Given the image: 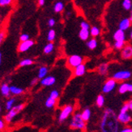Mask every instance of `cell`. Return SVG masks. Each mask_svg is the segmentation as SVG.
<instances>
[{
	"mask_svg": "<svg viewBox=\"0 0 132 132\" xmlns=\"http://www.w3.org/2000/svg\"><path fill=\"white\" fill-rule=\"evenodd\" d=\"M120 124L114 110L111 108L104 110L100 120L101 132H119Z\"/></svg>",
	"mask_w": 132,
	"mask_h": 132,
	"instance_id": "cell-1",
	"label": "cell"
},
{
	"mask_svg": "<svg viewBox=\"0 0 132 132\" xmlns=\"http://www.w3.org/2000/svg\"><path fill=\"white\" fill-rule=\"evenodd\" d=\"M69 127L72 130H84L87 127V122H85L81 116V112H75L72 114L70 122Z\"/></svg>",
	"mask_w": 132,
	"mask_h": 132,
	"instance_id": "cell-2",
	"label": "cell"
},
{
	"mask_svg": "<svg viewBox=\"0 0 132 132\" xmlns=\"http://www.w3.org/2000/svg\"><path fill=\"white\" fill-rule=\"evenodd\" d=\"M117 119L119 122L122 125H128L132 121V115L130 114V111L127 103H124L119 110L117 114Z\"/></svg>",
	"mask_w": 132,
	"mask_h": 132,
	"instance_id": "cell-3",
	"label": "cell"
},
{
	"mask_svg": "<svg viewBox=\"0 0 132 132\" xmlns=\"http://www.w3.org/2000/svg\"><path fill=\"white\" fill-rule=\"evenodd\" d=\"M24 106H25V105L23 103L17 104V105H15L11 110H8V113L4 115V118H3L5 122L8 123L11 122L13 121V119H14V118L24 110Z\"/></svg>",
	"mask_w": 132,
	"mask_h": 132,
	"instance_id": "cell-4",
	"label": "cell"
},
{
	"mask_svg": "<svg viewBox=\"0 0 132 132\" xmlns=\"http://www.w3.org/2000/svg\"><path fill=\"white\" fill-rule=\"evenodd\" d=\"M75 113V107L72 105H66L61 109L60 112H59L58 116V121L62 123L67 121L68 118L72 116Z\"/></svg>",
	"mask_w": 132,
	"mask_h": 132,
	"instance_id": "cell-5",
	"label": "cell"
},
{
	"mask_svg": "<svg viewBox=\"0 0 132 132\" xmlns=\"http://www.w3.org/2000/svg\"><path fill=\"white\" fill-rule=\"evenodd\" d=\"M59 95H60V94H59L58 90L53 89L50 92L49 97L46 98V100H45V107L48 108V109L54 108L55 106L56 103H57V101H58V99L59 97Z\"/></svg>",
	"mask_w": 132,
	"mask_h": 132,
	"instance_id": "cell-6",
	"label": "cell"
},
{
	"mask_svg": "<svg viewBox=\"0 0 132 132\" xmlns=\"http://www.w3.org/2000/svg\"><path fill=\"white\" fill-rule=\"evenodd\" d=\"M132 73L130 70H119L117 71L116 72L113 74L112 77H113L114 80H116L117 81H127L131 77Z\"/></svg>",
	"mask_w": 132,
	"mask_h": 132,
	"instance_id": "cell-7",
	"label": "cell"
},
{
	"mask_svg": "<svg viewBox=\"0 0 132 132\" xmlns=\"http://www.w3.org/2000/svg\"><path fill=\"white\" fill-rule=\"evenodd\" d=\"M117 81L116 80H114L113 77L107 79L102 86L103 94H110L112 91H114L115 89V88L117 87Z\"/></svg>",
	"mask_w": 132,
	"mask_h": 132,
	"instance_id": "cell-8",
	"label": "cell"
},
{
	"mask_svg": "<svg viewBox=\"0 0 132 132\" xmlns=\"http://www.w3.org/2000/svg\"><path fill=\"white\" fill-rule=\"evenodd\" d=\"M84 62V58L79 55H72L69 56L67 60V64L71 68H76L77 66L80 65Z\"/></svg>",
	"mask_w": 132,
	"mask_h": 132,
	"instance_id": "cell-9",
	"label": "cell"
},
{
	"mask_svg": "<svg viewBox=\"0 0 132 132\" xmlns=\"http://www.w3.org/2000/svg\"><path fill=\"white\" fill-rule=\"evenodd\" d=\"M117 91L120 94H125L126 93H132V83L122 82L118 86Z\"/></svg>",
	"mask_w": 132,
	"mask_h": 132,
	"instance_id": "cell-10",
	"label": "cell"
},
{
	"mask_svg": "<svg viewBox=\"0 0 132 132\" xmlns=\"http://www.w3.org/2000/svg\"><path fill=\"white\" fill-rule=\"evenodd\" d=\"M56 83V77L54 76H46L45 77L41 79L40 84L42 86L45 87H49L52 86Z\"/></svg>",
	"mask_w": 132,
	"mask_h": 132,
	"instance_id": "cell-11",
	"label": "cell"
},
{
	"mask_svg": "<svg viewBox=\"0 0 132 132\" xmlns=\"http://www.w3.org/2000/svg\"><path fill=\"white\" fill-rule=\"evenodd\" d=\"M33 45H34V41L32 40V39H29V40L21 42L19 44L18 51L19 52H24L26 51H28L29 48H31Z\"/></svg>",
	"mask_w": 132,
	"mask_h": 132,
	"instance_id": "cell-12",
	"label": "cell"
},
{
	"mask_svg": "<svg viewBox=\"0 0 132 132\" xmlns=\"http://www.w3.org/2000/svg\"><path fill=\"white\" fill-rule=\"evenodd\" d=\"M121 56L124 60H129L132 58V46L131 45H126L122 49Z\"/></svg>",
	"mask_w": 132,
	"mask_h": 132,
	"instance_id": "cell-13",
	"label": "cell"
},
{
	"mask_svg": "<svg viewBox=\"0 0 132 132\" xmlns=\"http://www.w3.org/2000/svg\"><path fill=\"white\" fill-rule=\"evenodd\" d=\"M131 21L130 18H124L120 21L119 24H118V28L122 30V31H127V29L130 28L131 25Z\"/></svg>",
	"mask_w": 132,
	"mask_h": 132,
	"instance_id": "cell-14",
	"label": "cell"
},
{
	"mask_svg": "<svg viewBox=\"0 0 132 132\" xmlns=\"http://www.w3.org/2000/svg\"><path fill=\"white\" fill-rule=\"evenodd\" d=\"M0 91H1V94L3 97H10L11 96V89H10V85L8 83H3L1 85V87H0Z\"/></svg>",
	"mask_w": 132,
	"mask_h": 132,
	"instance_id": "cell-15",
	"label": "cell"
},
{
	"mask_svg": "<svg viewBox=\"0 0 132 132\" xmlns=\"http://www.w3.org/2000/svg\"><path fill=\"white\" fill-rule=\"evenodd\" d=\"M85 72H86V66L84 63L77 66L74 69V75L75 77H82L85 74Z\"/></svg>",
	"mask_w": 132,
	"mask_h": 132,
	"instance_id": "cell-16",
	"label": "cell"
},
{
	"mask_svg": "<svg viewBox=\"0 0 132 132\" xmlns=\"http://www.w3.org/2000/svg\"><path fill=\"white\" fill-rule=\"evenodd\" d=\"M109 66L107 63H102L100 65L98 66V69H97V72L98 73L101 75V76H105L108 74L109 72Z\"/></svg>",
	"mask_w": 132,
	"mask_h": 132,
	"instance_id": "cell-17",
	"label": "cell"
},
{
	"mask_svg": "<svg viewBox=\"0 0 132 132\" xmlns=\"http://www.w3.org/2000/svg\"><path fill=\"white\" fill-rule=\"evenodd\" d=\"M114 39L115 41H117V40H125V39H126V34H125V31H122V30L118 28L114 32Z\"/></svg>",
	"mask_w": 132,
	"mask_h": 132,
	"instance_id": "cell-18",
	"label": "cell"
},
{
	"mask_svg": "<svg viewBox=\"0 0 132 132\" xmlns=\"http://www.w3.org/2000/svg\"><path fill=\"white\" fill-rule=\"evenodd\" d=\"M10 89H11V94L14 96L21 95L24 92V89L23 88L19 87V86H16V85H11Z\"/></svg>",
	"mask_w": 132,
	"mask_h": 132,
	"instance_id": "cell-19",
	"label": "cell"
},
{
	"mask_svg": "<svg viewBox=\"0 0 132 132\" xmlns=\"http://www.w3.org/2000/svg\"><path fill=\"white\" fill-rule=\"evenodd\" d=\"M79 36H80V39L84 41H86L88 39L89 36H90V31L88 29H83L81 28L79 31Z\"/></svg>",
	"mask_w": 132,
	"mask_h": 132,
	"instance_id": "cell-20",
	"label": "cell"
},
{
	"mask_svg": "<svg viewBox=\"0 0 132 132\" xmlns=\"http://www.w3.org/2000/svg\"><path fill=\"white\" fill-rule=\"evenodd\" d=\"M81 116L85 122H88L92 116V110L90 108H85L81 111Z\"/></svg>",
	"mask_w": 132,
	"mask_h": 132,
	"instance_id": "cell-21",
	"label": "cell"
},
{
	"mask_svg": "<svg viewBox=\"0 0 132 132\" xmlns=\"http://www.w3.org/2000/svg\"><path fill=\"white\" fill-rule=\"evenodd\" d=\"M49 69L46 66H41V67L39 68L38 69V73H37V78L38 79H42L44 77H45L48 74Z\"/></svg>",
	"mask_w": 132,
	"mask_h": 132,
	"instance_id": "cell-22",
	"label": "cell"
},
{
	"mask_svg": "<svg viewBox=\"0 0 132 132\" xmlns=\"http://www.w3.org/2000/svg\"><path fill=\"white\" fill-rule=\"evenodd\" d=\"M105 103V98L103 94H99L96 98V105L98 108H102L104 107Z\"/></svg>",
	"mask_w": 132,
	"mask_h": 132,
	"instance_id": "cell-23",
	"label": "cell"
},
{
	"mask_svg": "<svg viewBox=\"0 0 132 132\" xmlns=\"http://www.w3.org/2000/svg\"><path fill=\"white\" fill-rule=\"evenodd\" d=\"M87 47L90 49V50H94L97 48V45H98V43H97V40L95 39V38H92V39H90L87 41Z\"/></svg>",
	"mask_w": 132,
	"mask_h": 132,
	"instance_id": "cell-24",
	"label": "cell"
},
{
	"mask_svg": "<svg viewBox=\"0 0 132 132\" xmlns=\"http://www.w3.org/2000/svg\"><path fill=\"white\" fill-rule=\"evenodd\" d=\"M16 101V99L15 97H9V98L8 99V101H6V103H5L6 110H11V109L15 105Z\"/></svg>",
	"mask_w": 132,
	"mask_h": 132,
	"instance_id": "cell-25",
	"label": "cell"
},
{
	"mask_svg": "<svg viewBox=\"0 0 132 132\" xmlns=\"http://www.w3.org/2000/svg\"><path fill=\"white\" fill-rule=\"evenodd\" d=\"M54 44H53V42H50L45 46V48L43 49L45 54H50L51 52L54 51Z\"/></svg>",
	"mask_w": 132,
	"mask_h": 132,
	"instance_id": "cell-26",
	"label": "cell"
},
{
	"mask_svg": "<svg viewBox=\"0 0 132 132\" xmlns=\"http://www.w3.org/2000/svg\"><path fill=\"white\" fill-rule=\"evenodd\" d=\"M33 63H34V61H32V59H30V58H26V59H24V60H22L20 62H19V67H25V66L32 65Z\"/></svg>",
	"mask_w": 132,
	"mask_h": 132,
	"instance_id": "cell-27",
	"label": "cell"
},
{
	"mask_svg": "<svg viewBox=\"0 0 132 132\" xmlns=\"http://www.w3.org/2000/svg\"><path fill=\"white\" fill-rule=\"evenodd\" d=\"M64 9V3L62 2H57L54 6V11L56 13H60Z\"/></svg>",
	"mask_w": 132,
	"mask_h": 132,
	"instance_id": "cell-28",
	"label": "cell"
},
{
	"mask_svg": "<svg viewBox=\"0 0 132 132\" xmlns=\"http://www.w3.org/2000/svg\"><path fill=\"white\" fill-rule=\"evenodd\" d=\"M90 36H92V37H96L97 36L100 35V28H99L98 27H96V26H93V27H91L90 28Z\"/></svg>",
	"mask_w": 132,
	"mask_h": 132,
	"instance_id": "cell-29",
	"label": "cell"
},
{
	"mask_svg": "<svg viewBox=\"0 0 132 132\" xmlns=\"http://www.w3.org/2000/svg\"><path fill=\"white\" fill-rule=\"evenodd\" d=\"M56 38V32L54 29H50L48 31V35H47V39L49 42H53Z\"/></svg>",
	"mask_w": 132,
	"mask_h": 132,
	"instance_id": "cell-30",
	"label": "cell"
},
{
	"mask_svg": "<svg viewBox=\"0 0 132 132\" xmlns=\"http://www.w3.org/2000/svg\"><path fill=\"white\" fill-rule=\"evenodd\" d=\"M114 47L115 49H117V50L122 49L125 47V40H117V41H115L114 44Z\"/></svg>",
	"mask_w": 132,
	"mask_h": 132,
	"instance_id": "cell-31",
	"label": "cell"
},
{
	"mask_svg": "<svg viewBox=\"0 0 132 132\" xmlns=\"http://www.w3.org/2000/svg\"><path fill=\"white\" fill-rule=\"evenodd\" d=\"M131 6H132L131 0H123V1H122V7L125 10H127V11L130 10Z\"/></svg>",
	"mask_w": 132,
	"mask_h": 132,
	"instance_id": "cell-32",
	"label": "cell"
},
{
	"mask_svg": "<svg viewBox=\"0 0 132 132\" xmlns=\"http://www.w3.org/2000/svg\"><path fill=\"white\" fill-rule=\"evenodd\" d=\"M80 28H83V29H88V30H90V25L88 23H87L86 21H82L80 23Z\"/></svg>",
	"mask_w": 132,
	"mask_h": 132,
	"instance_id": "cell-33",
	"label": "cell"
},
{
	"mask_svg": "<svg viewBox=\"0 0 132 132\" xmlns=\"http://www.w3.org/2000/svg\"><path fill=\"white\" fill-rule=\"evenodd\" d=\"M19 39H20L21 42L29 40V36L28 34H26V33H24V34H22L20 36H19Z\"/></svg>",
	"mask_w": 132,
	"mask_h": 132,
	"instance_id": "cell-34",
	"label": "cell"
},
{
	"mask_svg": "<svg viewBox=\"0 0 132 132\" xmlns=\"http://www.w3.org/2000/svg\"><path fill=\"white\" fill-rule=\"evenodd\" d=\"M6 128V123H5V120H3V118H0V131L4 130Z\"/></svg>",
	"mask_w": 132,
	"mask_h": 132,
	"instance_id": "cell-35",
	"label": "cell"
},
{
	"mask_svg": "<svg viewBox=\"0 0 132 132\" xmlns=\"http://www.w3.org/2000/svg\"><path fill=\"white\" fill-rule=\"evenodd\" d=\"M12 0H0V6H6L11 4Z\"/></svg>",
	"mask_w": 132,
	"mask_h": 132,
	"instance_id": "cell-36",
	"label": "cell"
},
{
	"mask_svg": "<svg viewBox=\"0 0 132 132\" xmlns=\"http://www.w3.org/2000/svg\"><path fill=\"white\" fill-rule=\"evenodd\" d=\"M55 23H56V21L54 18H50L48 20V25L50 26V27H54V26L55 25Z\"/></svg>",
	"mask_w": 132,
	"mask_h": 132,
	"instance_id": "cell-37",
	"label": "cell"
},
{
	"mask_svg": "<svg viewBox=\"0 0 132 132\" xmlns=\"http://www.w3.org/2000/svg\"><path fill=\"white\" fill-rule=\"evenodd\" d=\"M6 33L4 31H0V44H1L3 41V39H5Z\"/></svg>",
	"mask_w": 132,
	"mask_h": 132,
	"instance_id": "cell-38",
	"label": "cell"
},
{
	"mask_svg": "<svg viewBox=\"0 0 132 132\" xmlns=\"http://www.w3.org/2000/svg\"><path fill=\"white\" fill-rule=\"evenodd\" d=\"M119 132H132V128L127 127H123L120 130Z\"/></svg>",
	"mask_w": 132,
	"mask_h": 132,
	"instance_id": "cell-39",
	"label": "cell"
},
{
	"mask_svg": "<svg viewBox=\"0 0 132 132\" xmlns=\"http://www.w3.org/2000/svg\"><path fill=\"white\" fill-rule=\"evenodd\" d=\"M38 82V78L37 77V78H33L32 80V81H31V83H30V85L31 86H34L35 85H37V83Z\"/></svg>",
	"mask_w": 132,
	"mask_h": 132,
	"instance_id": "cell-40",
	"label": "cell"
},
{
	"mask_svg": "<svg viewBox=\"0 0 132 132\" xmlns=\"http://www.w3.org/2000/svg\"><path fill=\"white\" fill-rule=\"evenodd\" d=\"M127 105H128V106H129V110L130 111V113H131V115H132V99H130V100H129L128 102H127Z\"/></svg>",
	"mask_w": 132,
	"mask_h": 132,
	"instance_id": "cell-41",
	"label": "cell"
},
{
	"mask_svg": "<svg viewBox=\"0 0 132 132\" xmlns=\"http://www.w3.org/2000/svg\"><path fill=\"white\" fill-rule=\"evenodd\" d=\"M45 3V0H38V5L40 6H44Z\"/></svg>",
	"mask_w": 132,
	"mask_h": 132,
	"instance_id": "cell-42",
	"label": "cell"
},
{
	"mask_svg": "<svg viewBox=\"0 0 132 132\" xmlns=\"http://www.w3.org/2000/svg\"><path fill=\"white\" fill-rule=\"evenodd\" d=\"M130 21L132 22V6H131V8H130Z\"/></svg>",
	"mask_w": 132,
	"mask_h": 132,
	"instance_id": "cell-43",
	"label": "cell"
},
{
	"mask_svg": "<svg viewBox=\"0 0 132 132\" xmlns=\"http://www.w3.org/2000/svg\"><path fill=\"white\" fill-rule=\"evenodd\" d=\"M1 63H2V53L0 52V64H1Z\"/></svg>",
	"mask_w": 132,
	"mask_h": 132,
	"instance_id": "cell-44",
	"label": "cell"
},
{
	"mask_svg": "<svg viewBox=\"0 0 132 132\" xmlns=\"http://www.w3.org/2000/svg\"><path fill=\"white\" fill-rule=\"evenodd\" d=\"M130 39H132V30L130 32Z\"/></svg>",
	"mask_w": 132,
	"mask_h": 132,
	"instance_id": "cell-45",
	"label": "cell"
},
{
	"mask_svg": "<svg viewBox=\"0 0 132 132\" xmlns=\"http://www.w3.org/2000/svg\"><path fill=\"white\" fill-rule=\"evenodd\" d=\"M1 110H2V108H1V106H0V112H1Z\"/></svg>",
	"mask_w": 132,
	"mask_h": 132,
	"instance_id": "cell-46",
	"label": "cell"
},
{
	"mask_svg": "<svg viewBox=\"0 0 132 132\" xmlns=\"http://www.w3.org/2000/svg\"><path fill=\"white\" fill-rule=\"evenodd\" d=\"M0 20H1V17H0Z\"/></svg>",
	"mask_w": 132,
	"mask_h": 132,
	"instance_id": "cell-47",
	"label": "cell"
}]
</instances>
